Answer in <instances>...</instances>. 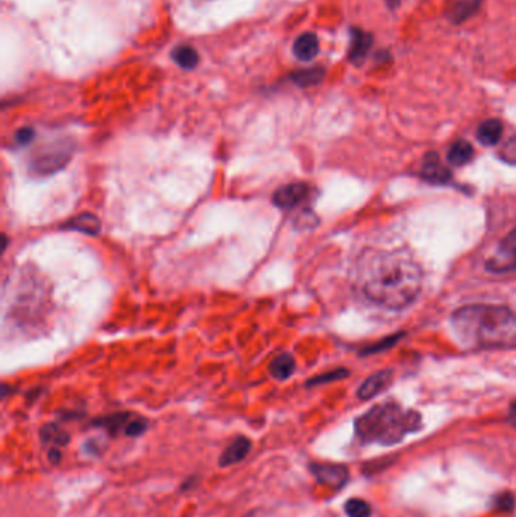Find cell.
<instances>
[{
    "label": "cell",
    "instance_id": "obj_26",
    "mask_svg": "<svg viewBox=\"0 0 516 517\" xmlns=\"http://www.w3.org/2000/svg\"><path fill=\"white\" fill-rule=\"evenodd\" d=\"M498 156L501 161H505L506 164L516 165V135L515 137H512L509 141L502 144Z\"/></svg>",
    "mask_w": 516,
    "mask_h": 517
},
{
    "label": "cell",
    "instance_id": "obj_11",
    "mask_svg": "<svg viewBox=\"0 0 516 517\" xmlns=\"http://www.w3.org/2000/svg\"><path fill=\"white\" fill-rule=\"evenodd\" d=\"M421 177L432 184H445L451 180V171L442 165L436 153H428L421 169Z\"/></svg>",
    "mask_w": 516,
    "mask_h": 517
},
{
    "label": "cell",
    "instance_id": "obj_14",
    "mask_svg": "<svg viewBox=\"0 0 516 517\" xmlns=\"http://www.w3.org/2000/svg\"><path fill=\"white\" fill-rule=\"evenodd\" d=\"M318 52H319L318 36L312 32H306L294 41L292 53L300 61H312L318 55Z\"/></svg>",
    "mask_w": 516,
    "mask_h": 517
},
{
    "label": "cell",
    "instance_id": "obj_31",
    "mask_svg": "<svg viewBox=\"0 0 516 517\" xmlns=\"http://www.w3.org/2000/svg\"><path fill=\"white\" fill-rule=\"evenodd\" d=\"M507 422L516 428V401H513L510 404V409H509V413H507Z\"/></svg>",
    "mask_w": 516,
    "mask_h": 517
},
{
    "label": "cell",
    "instance_id": "obj_18",
    "mask_svg": "<svg viewBox=\"0 0 516 517\" xmlns=\"http://www.w3.org/2000/svg\"><path fill=\"white\" fill-rule=\"evenodd\" d=\"M171 59H173L180 68L191 71L199 66L200 56H199V52L195 51L192 46L182 44V46H177L175 51L171 52Z\"/></svg>",
    "mask_w": 516,
    "mask_h": 517
},
{
    "label": "cell",
    "instance_id": "obj_25",
    "mask_svg": "<svg viewBox=\"0 0 516 517\" xmlns=\"http://www.w3.org/2000/svg\"><path fill=\"white\" fill-rule=\"evenodd\" d=\"M147 427H149V422H147V419H144V417L132 416L123 433H125L126 437H140L145 433Z\"/></svg>",
    "mask_w": 516,
    "mask_h": 517
},
{
    "label": "cell",
    "instance_id": "obj_20",
    "mask_svg": "<svg viewBox=\"0 0 516 517\" xmlns=\"http://www.w3.org/2000/svg\"><path fill=\"white\" fill-rule=\"evenodd\" d=\"M474 156V147L468 142V141H456L448 150L447 159L448 162L456 165V167H462L465 164H468Z\"/></svg>",
    "mask_w": 516,
    "mask_h": 517
},
{
    "label": "cell",
    "instance_id": "obj_4",
    "mask_svg": "<svg viewBox=\"0 0 516 517\" xmlns=\"http://www.w3.org/2000/svg\"><path fill=\"white\" fill-rule=\"evenodd\" d=\"M73 157L71 141H56L36 152L29 161V171L35 176H52L64 169Z\"/></svg>",
    "mask_w": 516,
    "mask_h": 517
},
{
    "label": "cell",
    "instance_id": "obj_16",
    "mask_svg": "<svg viewBox=\"0 0 516 517\" xmlns=\"http://www.w3.org/2000/svg\"><path fill=\"white\" fill-rule=\"evenodd\" d=\"M296 372V359L289 352H282L276 355L269 363V374L274 380L285 381Z\"/></svg>",
    "mask_w": 516,
    "mask_h": 517
},
{
    "label": "cell",
    "instance_id": "obj_17",
    "mask_svg": "<svg viewBox=\"0 0 516 517\" xmlns=\"http://www.w3.org/2000/svg\"><path fill=\"white\" fill-rule=\"evenodd\" d=\"M501 137H502V122L497 118L483 121L477 129V140L486 147L497 145Z\"/></svg>",
    "mask_w": 516,
    "mask_h": 517
},
{
    "label": "cell",
    "instance_id": "obj_6",
    "mask_svg": "<svg viewBox=\"0 0 516 517\" xmlns=\"http://www.w3.org/2000/svg\"><path fill=\"white\" fill-rule=\"evenodd\" d=\"M309 471L319 484L335 490H341L342 487H346L350 479L349 467L338 463L312 461L309 463Z\"/></svg>",
    "mask_w": 516,
    "mask_h": 517
},
{
    "label": "cell",
    "instance_id": "obj_12",
    "mask_svg": "<svg viewBox=\"0 0 516 517\" xmlns=\"http://www.w3.org/2000/svg\"><path fill=\"white\" fill-rule=\"evenodd\" d=\"M391 383H392V371H391V369L376 372L374 375L368 377L363 381L362 386L358 390V397L362 401L371 400V398L377 397L380 392L385 390Z\"/></svg>",
    "mask_w": 516,
    "mask_h": 517
},
{
    "label": "cell",
    "instance_id": "obj_10",
    "mask_svg": "<svg viewBox=\"0 0 516 517\" xmlns=\"http://www.w3.org/2000/svg\"><path fill=\"white\" fill-rule=\"evenodd\" d=\"M482 2L483 0H451L445 6V17L453 24H462L477 14Z\"/></svg>",
    "mask_w": 516,
    "mask_h": 517
},
{
    "label": "cell",
    "instance_id": "obj_2",
    "mask_svg": "<svg viewBox=\"0 0 516 517\" xmlns=\"http://www.w3.org/2000/svg\"><path fill=\"white\" fill-rule=\"evenodd\" d=\"M451 325L466 347L495 348L516 340V315L506 306H463L453 313Z\"/></svg>",
    "mask_w": 516,
    "mask_h": 517
},
{
    "label": "cell",
    "instance_id": "obj_22",
    "mask_svg": "<svg viewBox=\"0 0 516 517\" xmlns=\"http://www.w3.org/2000/svg\"><path fill=\"white\" fill-rule=\"evenodd\" d=\"M344 511L349 517H371L373 510L366 501L361 498H351L344 503Z\"/></svg>",
    "mask_w": 516,
    "mask_h": 517
},
{
    "label": "cell",
    "instance_id": "obj_1",
    "mask_svg": "<svg viewBox=\"0 0 516 517\" xmlns=\"http://www.w3.org/2000/svg\"><path fill=\"white\" fill-rule=\"evenodd\" d=\"M359 283L371 303L404 309L421 291L423 271L406 250L368 251L361 263Z\"/></svg>",
    "mask_w": 516,
    "mask_h": 517
},
{
    "label": "cell",
    "instance_id": "obj_19",
    "mask_svg": "<svg viewBox=\"0 0 516 517\" xmlns=\"http://www.w3.org/2000/svg\"><path fill=\"white\" fill-rule=\"evenodd\" d=\"M326 76V71L321 67L315 68H306V70H297L292 73L289 79L294 82V85L300 86V88H309V86H315L321 83Z\"/></svg>",
    "mask_w": 516,
    "mask_h": 517
},
{
    "label": "cell",
    "instance_id": "obj_3",
    "mask_svg": "<svg viewBox=\"0 0 516 517\" xmlns=\"http://www.w3.org/2000/svg\"><path fill=\"white\" fill-rule=\"evenodd\" d=\"M421 428L423 416L396 401L377 404L354 421V434L363 445H397Z\"/></svg>",
    "mask_w": 516,
    "mask_h": 517
},
{
    "label": "cell",
    "instance_id": "obj_15",
    "mask_svg": "<svg viewBox=\"0 0 516 517\" xmlns=\"http://www.w3.org/2000/svg\"><path fill=\"white\" fill-rule=\"evenodd\" d=\"M133 414L128 413V412H123V413H114V414H109V416H103V417H99V419H94L91 422V427H97V428H102L105 429L108 434L110 436H117L121 433V429L125 431L128 422L130 421V417Z\"/></svg>",
    "mask_w": 516,
    "mask_h": 517
},
{
    "label": "cell",
    "instance_id": "obj_32",
    "mask_svg": "<svg viewBox=\"0 0 516 517\" xmlns=\"http://www.w3.org/2000/svg\"><path fill=\"white\" fill-rule=\"evenodd\" d=\"M385 2L388 4V6H389L391 9H394V8H397V6H398L400 0H385Z\"/></svg>",
    "mask_w": 516,
    "mask_h": 517
},
{
    "label": "cell",
    "instance_id": "obj_24",
    "mask_svg": "<svg viewBox=\"0 0 516 517\" xmlns=\"http://www.w3.org/2000/svg\"><path fill=\"white\" fill-rule=\"evenodd\" d=\"M490 507L500 513H512L516 507V499L515 495L510 491H501V494L495 495L490 501Z\"/></svg>",
    "mask_w": 516,
    "mask_h": 517
},
{
    "label": "cell",
    "instance_id": "obj_9",
    "mask_svg": "<svg viewBox=\"0 0 516 517\" xmlns=\"http://www.w3.org/2000/svg\"><path fill=\"white\" fill-rule=\"evenodd\" d=\"M350 33H351V43L349 51V61L354 66H362L368 53L371 51L373 35L359 28H353Z\"/></svg>",
    "mask_w": 516,
    "mask_h": 517
},
{
    "label": "cell",
    "instance_id": "obj_30",
    "mask_svg": "<svg viewBox=\"0 0 516 517\" xmlns=\"http://www.w3.org/2000/svg\"><path fill=\"white\" fill-rule=\"evenodd\" d=\"M61 457H63V455H61V451L58 448L53 446V448L48 449L47 460H48V463H51V464H53V466L59 464L61 463Z\"/></svg>",
    "mask_w": 516,
    "mask_h": 517
},
{
    "label": "cell",
    "instance_id": "obj_28",
    "mask_svg": "<svg viewBox=\"0 0 516 517\" xmlns=\"http://www.w3.org/2000/svg\"><path fill=\"white\" fill-rule=\"evenodd\" d=\"M400 338H403V335L392 336V338H389V339H386V340H383V342H380V345H377V347L363 350V351H362V354H371V352H377V351H380V350H385V348H388V347H392V345H396V342H397Z\"/></svg>",
    "mask_w": 516,
    "mask_h": 517
},
{
    "label": "cell",
    "instance_id": "obj_13",
    "mask_svg": "<svg viewBox=\"0 0 516 517\" xmlns=\"http://www.w3.org/2000/svg\"><path fill=\"white\" fill-rule=\"evenodd\" d=\"M63 230L79 231L88 236H99L102 231V223L94 214L85 212V214H81L75 218L68 219L66 224H63Z\"/></svg>",
    "mask_w": 516,
    "mask_h": 517
},
{
    "label": "cell",
    "instance_id": "obj_8",
    "mask_svg": "<svg viewBox=\"0 0 516 517\" xmlns=\"http://www.w3.org/2000/svg\"><path fill=\"white\" fill-rule=\"evenodd\" d=\"M250 451H252V440L245 436H238L237 439H233V442L226 446L223 452H221L218 459V466L220 467L237 466L247 459Z\"/></svg>",
    "mask_w": 516,
    "mask_h": 517
},
{
    "label": "cell",
    "instance_id": "obj_27",
    "mask_svg": "<svg viewBox=\"0 0 516 517\" xmlns=\"http://www.w3.org/2000/svg\"><path fill=\"white\" fill-rule=\"evenodd\" d=\"M35 138V130L32 127H21L16 132L14 140L19 145H28Z\"/></svg>",
    "mask_w": 516,
    "mask_h": 517
},
{
    "label": "cell",
    "instance_id": "obj_5",
    "mask_svg": "<svg viewBox=\"0 0 516 517\" xmlns=\"http://www.w3.org/2000/svg\"><path fill=\"white\" fill-rule=\"evenodd\" d=\"M486 269L497 274L516 271V229L500 242L495 253L486 262Z\"/></svg>",
    "mask_w": 516,
    "mask_h": 517
},
{
    "label": "cell",
    "instance_id": "obj_23",
    "mask_svg": "<svg viewBox=\"0 0 516 517\" xmlns=\"http://www.w3.org/2000/svg\"><path fill=\"white\" fill-rule=\"evenodd\" d=\"M349 375H350V372L347 371V369L339 367V369H335V371L324 372V374H319L316 377L309 378L308 381H306V387H314V386L327 385V383H331V381H339V380L347 378Z\"/></svg>",
    "mask_w": 516,
    "mask_h": 517
},
{
    "label": "cell",
    "instance_id": "obj_21",
    "mask_svg": "<svg viewBox=\"0 0 516 517\" xmlns=\"http://www.w3.org/2000/svg\"><path fill=\"white\" fill-rule=\"evenodd\" d=\"M40 439L43 443L56 446H66L70 442V434L58 424H46L40 429Z\"/></svg>",
    "mask_w": 516,
    "mask_h": 517
},
{
    "label": "cell",
    "instance_id": "obj_29",
    "mask_svg": "<svg viewBox=\"0 0 516 517\" xmlns=\"http://www.w3.org/2000/svg\"><path fill=\"white\" fill-rule=\"evenodd\" d=\"M83 451L87 452V454H90V455H100V454H102V449H100V443H99V440H96V439L88 440V442L85 443V445H83Z\"/></svg>",
    "mask_w": 516,
    "mask_h": 517
},
{
    "label": "cell",
    "instance_id": "obj_7",
    "mask_svg": "<svg viewBox=\"0 0 516 517\" xmlns=\"http://www.w3.org/2000/svg\"><path fill=\"white\" fill-rule=\"evenodd\" d=\"M311 194V189L306 183L294 182L280 187L273 194V204L282 211H291V209L300 206Z\"/></svg>",
    "mask_w": 516,
    "mask_h": 517
},
{
    "label": "cell",
    "instance_id": "obj_33",
    "mask_svg": "<svg viewBox=\"0 0 516 517\" xmlns=\"http://www.w3.org/2000/svg\"><path fill=\"white\" fill-rule=\"evenodd\" d=\"M8 247V236L2 235V251H5Z\"/></svg>",
    "mask_w": 516,
    "mask_h": 517
}]
</instances>
